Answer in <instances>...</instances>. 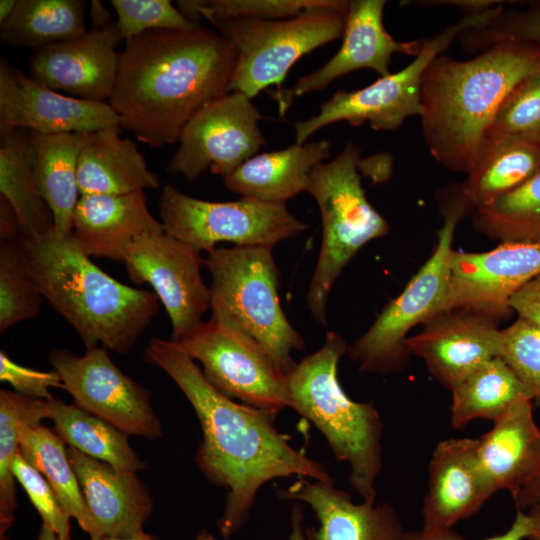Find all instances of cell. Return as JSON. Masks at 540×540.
<instances>
[{
    "mask_svg": "<svg viewBox=\"0 0 540 540\" xmlns=\"http://www.w3.org/2000/svg\"><path fill=\"white\" fill-rule=\"evenodd\" d=\"M115 22L126 42L156 30H190L200 26L187 19L169 0H111Z\"/></svg>",
    "mask_w": 540,
    "mask_h": 540,
    "instance_id": "b9f144b4",
    "label": "cell"
},
{
    "mask_svg": "<svg viewBox=\"0 0 540 540\" xmlns=\"http://www.w3.org/2000/svg\"><path fill=\"white\" fill-rule=\"evenodd\" d=\"M509 308L540 330V274L511 297Z\"/></svg>",
    "mask_w": 540,
    "mask_h": 540,
    "instance_id": "bcb514c9",
    "label": "cell"
},
{
    "mask_svg": "<svg viewBox=\"0 0 540 540\" xmlns=\"http://www.w3.org/2000/svg\"><path fill=\"white\" fill-rule=\"evenodd\" d=\"M83 0H18L11 17L1 25V41L38 51L84 35Z\"/></svg>",
    "mask_w": 540,
    "mask_h": 540,
    "instance_id": "1f68e13d",
    "label": "cell"
},
{
    "mask_svg": "<svg viewBox=\"0 0 540 540\" xmlns=\"http://www.w3.org/2000/svg\"><path fill=\"white\" fill-rule=\"evenodd\" d=\"M90 133L43 135L27 133L37 188L49 207L53 226L70 233L80 199L77 168L80 151Z\"/></svg>",
    "mask_w": 540,
    "mask_h": 540,
    "instance_id": "83f0119b",
    "label": "cell"
},
{
    "mask_svg": "<svg viewBox=\"0 0 540 540\" xmlns=\"http://www.w3.org/2000/svg\"><path fill=\"white\" fill-rule=\"evenodd\" d=\"M67 453L101 539L143 533L153 501L136 473L118 470L72 447Z\"/></svg>",
    "mask_w": 540,
    "mask_h": 540,
    "instance_id": "603a6c76",
    "label": "cell"
},
{
    "mask_svg": "<svg viewBox=\"0 0 540 540\" xmlns=\"http://www.w3.org/2000/svg\"><path fill=\"white\" fill-rule=\"evenodd\" d=\"M499 319L467 308L443 311L406 340L411 355L449 391L483 363L498 357Z\"/></svg>",
    "mask_w": 540,
    "mask_h": 540,
    "instance_id": "d6986e66",
    "label": "cell"
},
{
    "mask_svg": "<svg viewBox=\"0 0 540 540\" xmlns=\"http://www.w3.org/2000/svg\"><path fill=\"white\" fill-rule=\"evenodd\" d=\"M444 311L467 308L499 320L511 297L540 274V244L500 243L484 252L453 251Z\"/></svg>",
    "mask_w": 540,
    "mask_h": 540,
    "instance_id": "e0dca14e",
    "label": "cell"
},
{
    "mask_svg": "<svg viewBox=\"0 0 540 540\" xmlns=\"http://www.w3.org/2000/svg\"><path fill=\"white\" fill-rule=\"evenodd\" d=\"M279 498L308 504L318 522L305 530L307 540H405L401 520L387 502L355 503L351 495L329 481L298 478Z\"/></svg>",
    "mask_w": 540,
    "mask_h": 540,
    "instance_id": "7402d4cb",
    "label": "cell"
},
{
    "mask_svg": "<svg viewBox=\"0 0 540 540\" xmlns=\"http://www.w3.org/2000/svg\"><path fill=\"white\" fill-rule=\"evenodd\" d=\"M348 345L328 331L322 346L286 374L287 407L310 421L333 455L348 463V483L363 501H376L382 471L383 422L373 402L352 400L338 380Z\"/></svg>",
    "mask_w": 540,
    "mask_h": 540,
    "instance_id": "5b68a950",
    "label": "cell"
},
{
    "mask_svg": "<svg viewBox=\"0 0 540 540\" xmlns=\"http://www.w3.org/2000/svg\"><path fill=\"white\" fill-rule=\"evenodd\" d=\"M20 235L1 240L0 245V333L39 315L42 295L31 278Z\"/></svg>",
    "mask_w": 540,
    "mask_h": 540,
    "instance_id": "8d00e7d4",
    "label": "cell"
},
{
    "mask_svg": "<svg viewBox=\"0 0 540 540\" xmlns=\"http://www.w3.org/2000/svg\"><path fill=\"white\" fill-rule=\"evenodd\" d=\"M178 343L202 365L208 382L225 396L274 417L287 407L286 373L229 320L211 314Z\"/></svg>",
    "mask_w": 540,
    "mask_h": 540,
    "instance_id": "7c38bea8",
    "label": "cell"
},
{
    "mask_svg": "<svg viewBox=\"0 0 540 540\" xmlns=\"http://www.w3.org/2000/svg\"><path fill=\"white\" fill-rule=\"evenodd\" d=\"M474 229L500 243L540 244V171L472 214Z\"/></svg>",
    "mask_w": 540,
    "mask_h": 540,
    "instance_id": "e575fe53",
    "label": "cell"
},
{
    "mask_svg": "<svg viewBox=\"0 0 540 540\" xmlns=\"http://www.w3.org/2000/svg\"><path fill=\"white\" fill-rule=\"evenodd\" d=\"M480 464L495 491L514 498L540 473V427L532 400L514 403L478 438Z\"/></svg>",
    "mask_w": 540,
    "mask_h": 540,
    "instance_id": "d4e9b609",
    "label": "cell"
},
{
    "mask_svg": "<svg viewBox=\"0 0 540 540\" xmlns=\"http://www.w3.org/2000/svg\"><path fill=\"white\" fill-rule=\"evenodd\" d=\"M531 520V532L528 540H540V500L529 508L527 513Z\"/></svg>",
    "mask_w": 540,
    "mask_h": 540,
    "instance_id": "816d5d0a",
    "label": "cell"
},
{
    "mask_svg": "<svg viewBox=\"0 0 540 540\" xmlns=\"http://www.w3.org/2000/svg\"><path fill=\"white\" fill-rule=\"evenodd\" d=\"M458 39L467 53L475 55L501 42L529 43L540 47V1L521 9L502 8L491 21L462 32Z\"/></svg>",
    "mask_w": 540,
    "mask_h": 540,
    "instance_id": "ab89813d",
    "label": "cell"
},
{
    "mask_svg": "<svg viewBox=\"0 0 540 540\" xmlns=\"http://www.w3.org/2000/svg\"><path fill=\"white\" fill-rule=\"evenodd\" d=\"M18 4V0H1L0 1V24L2 25L14 13Z\"/></svg>",
    "mask_w": 540,
    "mask_h": 540,
    "instance_id": "f5cc1de1",
    "label": "cell"
},
{
    "mask_svg": "<svg viewBox=\"0 0 540 540\" xmlns=\"http://www.w3.org/2000/svg\"><path fill=\"white\" fill-rule=\"evenodd\" d=\"M486 138H518L540 145V63L503 100Z\"/></svg>",
    "mask_w": 540,
    "mask_h": 540,
    "instance_id": "74e56055",
    "label": "cell"
},
{
    "mask_svg": "<svg viewBox=\"0 0 540 540\" xmlns=\"http://www.w3.org/2000/svg\"><path fill=\"white\" fill-rule=\"evenodd\" d=\"M540 500V473L525 488H523L514 498L517 510L529 509Z\"/></svg>",
    "mask_w": 540,
    "mask_h": 540,
    "instance_id": "c3c4849f",
    "label": "cell"
},
{
    "mask_svg": "<svg viewBox=\"0 0 540 540\" xmlns=\"http://www.w3.org/2000/svg\"><path fill=\"white\" fill-rule=\"evenodd\" d=\"M349 1L321 4L285 19L237 18L212 24L237 51V65L229 92L253 99L270 85L278 87L304 55L343 36Z\"/></svg>",
    "mask_w": 540,
    "mask_h": 540,
    "instance_id": "9c48e42d",
    "label": "cell"
},
{
    "mask_svg": "<svg viewBox=\"0 0 540 540\" xmlns=\"http://www.w3.org/2000/svg\"><path fill=\"white\" fill-rule=\"evenodd\" d=\"M143 360L163 370L196 413L202 429L196 465L211 484L226 490L218 520L223 538L245 525L259 490L267 482L292 476L333 479L321 462L289 444L287 436L274 426L276 417L214 388L180 343L152 338Z\"/></svg>",
    "mask_w": 540,
    "mask_h": 540,
    "instance_id": "6da1fadb",
    "label": "cell"
},
{
    "mask_svg": "<svg viewBox=\"0 0 540 540\" xmlns=\"http://www.w3.org/2000/svg\"><path fill=\"white\" fill-rule=\"evenodd\" d=\"M303 511L299 502H294L291 509V533L289 540H307L303 531Z\"/></svg>",
    "mask_w": 540,
    "mask_h": 540,
    "instance_id": "681fc988",
    "label": "cell"
},
{
    "mask_svg": "<svg viewBox=\"0 0 540 540\" xmlns=\"http://www.w3.org/2000/svg\"><path fill=\"white\" fill-rule=\"evenodd\" d=\"M159 215L166 233L201 253L213 250L219 242L273 248L308 228L285 203L250 197L207 201L187 195L171 184L162 188Z\"/></svg>",
    "mask_w": 540,
    "mask_h": 540,
    "instance_id": "8fae6325",
    "label": "cell"
},
{
    "mask_svg": "<svg viewBox=\"0 0 540 540\" xmlns=\"http://www.w3.org/2000/svg\"><path fill=\"white\" fill-rule=\"evenodd\" d=\"M164 231L150 212L144 191L123 195H81L72 234L89 257L122 262L131 243L147 233Z\"/></svg>",
    "mask_w": 540,
    "mask_h": 540,
    "instance_id": "cb8c5ba5",
    "label": "cell"
},
{
    "mask_svg": "<svg viewBox=\"0 0 540 540\" xmlns=\"http://www.w3.org/2000/svg\"><path fill=\"white\" fill-rule=\"evenodd\" d=\"M204 266L211 277V314L239 327L289 373L297 364L292 352L303 350L305 341L280 305V271L272 248L215 247Z\"/></svg>",
    "mask_w": 540,
    "mask_h": 540,
    "instance_id": "52a82bcc",
    "label": "cell"
},
{
    "mask_svg": "<svg viewBox=\"0 0 540 540\" xmlns=\"http://www.w3.org/2000/svg\"><path fill=\"white\" fill-rule=\"evenodd\" d=\"M360 154L361 149L348 141L333 160L318 164L309 175L306 192L320 211L322 241L306 303L322 325H327L328 297L346 265L363 246L390 231L362 187Z\"/></svg>",
    "mask_w": 540,
    "mask_h": 540,
    "instance_id": "8992f818",
    "label": "cell"
},
{
    "mask_svg": "<svg viewBox=\"0 0 540 540\" xmlns=\"http://www.w3.org/2000/svg\"><path fill=\"white\" fill-rule=\"evenodd\" d=\"M12 473L40 514L43 524L62 538L70 537L71 517L64 511L44 475L18 452L12 463Z\"/></svg>",
    "mask_w": 540,
    "mask_h": 540,
    "instance_id": "7bdbcfd3",
    "label": "cell"
},
{
    "mask_svg": "<svg viewBox=\"0 0 540 540\" xmlns=\"http://www.w3.org/2000/svg\"><path fill=\"white\" fill-rule=\"evenodd\" d=\"M119 131L107 128L90 133L78 158L80 195H123L159 188L160 180L137 144L121 137Z\"/></svg>",
    "mask_w": 540,
    "mask_h": 540,
    "instance_id": "4316f807",
    "label": "cell"
},
{
    "mask_svg": "<svg viewBox=\"0 0 540 540\" xmlns=\"http://www.w3.org/2000/svg\"><path fill=\"white\" fill-rule=\"evenodd\" d=\"M237 51L217 31L156 30L125 42L108 103L152 148L177 143L202 108L229 93Z\"/></svg>",
    "mask_w": 540,
    "mask_h": 540,
    "instance_id": "7a4b0ae2",
    "label": "cell"
},
{
    "mask_svg": "<svg viewBox=\"0 0 540 540\" xmlns=\"http://www.w3.org/2000/svg\"><path fill=\"white\" fill-rule=\"evenodd\" d=\"M123 40L116 23L35 51L29 60L30 77L66 95L105 102L117 78Z\"/></svg>",
    "mask_w": 540,
    "mask_h": 540,
    "instance_id": "ffe728a7",
    "label": "cell"
},
{
    "mask_svg": "<svg viewBox=\"0 0 540 540\" xmlns=\"http://www.w3.org/2000/svg\"><path fill=\"white\" fill-rule=\"evenodd\" d=\"M540 63V47L501 42L469 60L439 55L421 85V129L434 159L453 172L474 167L503 100Z\"/></svg>",
    "mask_w": 540,
    "mask_h": 540,
    "instance_id": "3957f363",
    "label": "cell"
},
{
    "mask_svg": "<svg viewBox=\"0 0 540 540\" xmlns=\"http://www.w3.org/2000/svg\"><path fill=\"white\" fill-rule=\"evenodd\" d=\"M442 204L444 220L432 254L369 329L348 345L346 353L360 372L388 375L402 371L411 356L406 347L407 334L444 311L455 230L466 212L474 209L462 195L460 185L448 190Z\"/></svg>",
    "mask_w": 540,
    "mask_h": 540,
    "instance_id": "ba28073f",
    "label": "cell"
},
{
    "mask_svg": "<svg viewBox=\"0 0 540 540\" xmlns=\"http://www.w3.org/2000/svg\"><path fill=\"white\" fill-rule=\"evenodd\" d=\"M49 361L79 408L98 416L124 433L151 440L163 436L149 391L122 372L107 349L95 346L79 356L54 349Z\"/></svg>",
    "mask_w": 540,
    "mask_h": 540,
    "instance_id": "5bb4252c",
    "label": "cell"
},
{
    "mask_svg": "<svg viewBox=\"0 0 540 540\" xmlns=\"http://www.w3.org/2000/svg\"><path fill=\"white\" fill-rule=\"evenodd\" d=\"M260 118L252 99L237 91L227 93L186 124L166 170L188 183L207 170L222 178L228 176L266 144Z\"/></svg>",
    "mask_w": 540,
    "mask_h": 540,
    "instance_id": "4fadbf2b",
    "label": "cell"
},
{
    "mask_svg": "<svg viewBox=\"0 0 540 540\" xmlns=\"http://www.w3.org/2000/svg\"><path fill=\"white\" fill-rule=\"evenodd\" d=\"M123 264L135 284L148 283L171 321V340L179 342L204 321L210 309L201 252L164 231L147 233L128 247Z\"/></svg>",
    "mask_w": 540,
    "mask_h": 540,
    "instance_id": "9a60e30c",
    "label": "cell"
},
{
    "mask_svg": "<svg viewBox=\"0 0 540 540\" xmlns=\"http://www.w3.org/2000/svg\"><path fill=\"white\" fill-rule=\"evenodd\" d=\"M538 171L539 144L518 138H486L460 190L476 209L513 190Z\"/></svg>",
    "mask_w": 540,
    "mask_h": 540,
    "instance_id": "f1b7e54d",
    "label": "cell"
},
{
    "mask_svg": "<svg viewBox=\"0 0 540 540\" xmlns=\"http://www.w3.org/2000/svg\"><path fill=\"white\" fill-rule=\"evenodd\" d=\"M27 270L43 298L86 349L129 352L159 309L157 295L119 282L95 265L72 232L54 228L19 237Z\"/></svg>",
    "mask_w": 540,
    "mask_h": 540,
    "instance_id": "277c9868",
    "label": "cell"
},
{
    "mask_svg": "<svg viewBox=\"0 0 540 540\" xmlns=\"http://www.w3.org/2000/svg\"><path fill=\"white\" fill-rule=\"evenodd\" d=\"M502 7L499 4L482 12L466 13L439 34L425 39L420 54L400 71L380 77L358 90L337 91L320 106L319 113L294 124L296 143H306L315 132L339 121L354 126L368 122L375 131H391L410 116L420 117L422 78L429 63L462 32L488 23Z\"/></svg>",
    "mask_w": 540,
    "mask_h": 540,
    "instance_id": "30bf717a",
    "label": "cell"
},
{
    "mask_svg": "<svg viewBox=\"0 0 540 540\" xmlns=\"http://www.w3.org/2000/svg\"><path fill=\"white\" fill-rule=\"evenodd\" d=\"M91 21L94 25V29L103 28L110 23L111 15L106 10V8L102 5L100 1L93 0L91 2Z\"/></svg>",
    "mask_w": 540,
    "mask_h": 540,
    "instance_id": "f907efd6",
    "label": "cell"
},
{
    "mask_svg": "<svg viewBox=\"0 0 540 540\" xmlns=\"http://www.w3.org/2000/svg\"><path fill=\"white\" fill-rule=\"evenodd\" d=\"M531 532V520L527 513L517 510L515 519L510 528L497 536L485 540H523L527 539ZM405 540H464V538L453 529L439 531H407Z\"/></svg>",
    "mask_w": 540,
    "mask_h": 540,
    "instance_id": "f6af8a7d",
    "label": "cell"
},
{
    "mask_svg": "<svg viewBox=\"0 0 540 540\" xmlns=\"http://www.w3.org/2000/svg\"><path fill=\"white\" fill-rule=\"evenodd\" d=\"M384 0L349 1L343 42L337 53L321 68L300 77L296 84L274 98L283 115L295 97L326 88L337 78L359 69H371L381 77L390 74L389 65L396 53L416 57L425 39L397 41L385 29Z\"/></svg>",
    "mask_w": 540,
    "mask_h": 540,
    "instance_id": "ac0fdd59",
    "label": "cell"
},
{
    "mask_svg": "<svg viewBox=\"0 0 540 540\" xmlns=\"http://www.w3.org/2000/svg\"><path fill=\"white\" fill-rule=\"evenodd\" d=\"M196 540H217L210 535L206 530H203L196 538Z\"/></svg>",
    "mask_w": 540,
    "mask_h": 540,
    "instance_id": "9f6ffc18",
    "label": "cell"
},
{
    "mask_svg": "<svg viewBox=\"0 0 540 540\" xmlns=\"http://www.w3.org/2000/svg\"><path fill=\"white\" fill-rule=\"evenodd\" d=\"M50 419L69 447L118 470L137 473L147 468L131 447L128 434L75 404L54 399Z\"/></svg>",
    "mask_w": 540,
    "mask_h": 540,
    "instance_id": "836d02e7",
    "label": "cell"
},
{
    "mask_svg": "<svg viewBox=\"0 0 540 540\" xmlns=\"http://www.w3.org/2000/svg\"><path fill=\"white\" fill-rule=\"evenodd\" d=\"M0 135L1 197L15 212L21 234L45 233L53 227V218L35 182L27 133L13 129Z\"/></svg>",
    "mask_w": 540,
    "mask_h": 540,
    "instance_id": "d6a6232c",
    "label": "cell"
},
{
    "mask_svg": "<svg viewBox=\"0 0 540 540\" xmlns=\"http://www.w3.org/2000/svg\"><path fill=\"white\" fill-rule=\"evenodd\" d=\"M500 357L529 390L540 406V330L519 318L501 329Z\"/></svg>",
    "mask_w": 540,
    "mask_h": 540,
    "instance_id": "60d3db41",
    "label": "cell"
},
{
    "mask_svg": "<svg viewBox=\"0 0 540 540\" xmlns=\"http://www.w3.org/2000/svg\"><path fill=\"white\" fill-rule=\"evenodd\" d=\"M101 540H160V539L155 535L143 532L139 535H136L130 538L104 537Z\"/></svg>",
    "mask_w": 540,
    "mask_h": 540,
    "instance_id": "11a10c76",
    "label": "cell"
},
{
    "mask_svg": "<svg viewBox=\"0 0 540 540\" xmlns=\"http://www.w3.org/2000/svg\"><path fill=\"white\" fill-rule=\"evenodd\" d=\"M52 403L0 390V540H8L17 507L12 463L19 452L18 429L23 424L37 425L50 419Z\"/></svg>",
    "mask_w": 540,
    "mask_h": 540,
    "instance_id": "d590c367",
    "label": "cell"
},
{
    "mask_svg": "<svg viewBox=\"0 0 540 540\" xmlns=\"http://www.w3.org/2000/svg\"><path fill=\"white\" fill-rule=\"evenodd\" d=\"M331 142L295 143L285 149L256 154L223 178L226 188L242 197L286 203L306 192L313 168L330 157Z\"/></svg>",
    "mask_w": 540,
    "mask_h": 540,
    "instance_id": "484cf974",
    "label": "cell"
},
{
    "mask_svg": "<svg viewBox=\"0 0 540 540\" xmlns=\"http://www.w3.org/2000/svg\"><path fill=\"white\" fill-rule=\"evenodd\" d=\"M323 0H181L177 8L190 21L213 23L237 18L285 19L319 5Z\"/></svg>",
    "mask_w": 540,
    "mask_h": 540,
    "instance_id": "f35d334b",
    "label": "cell"
},
{
    "mask_svg": "<svg viewBox=\"0 0 540 540\" xmlns=\"http://www.w3.org/2000/svg\"><path fill=\"white\" fill-rule=\"evenodd\" d=\"M37 540H72V539L70 537L62 538L57 533H55L50 527H48L45 524H42Z\"/></svg>",
    "mask_w": 540,
    "mask_h": 540,
    "instance_id": "db71d44e",
    "label": "cell"
},
{
    "mask_svg": "<svg viewBox=\"0 0 540 540\" xmlns=\"http://www.w3.org/2000/svg\"><path fill=\"white\" fill-rule=\"evenodd\" d=\"M19 453L53 488L64 511L76 519L91 540H101L87 508L65 442L47 426L23 424L18 429Z\"/></svg>",
    "mask_w": 540,
    "mask_h": 540,
    "instance_id": "f546056e",
    "label": "cell"
},
{
    "mask_svg": "<svg viewBox=\"0 0 540 540\" xmlns=\"http://www.w3.org/2000/svg\"><path fill=\"white\" fill-rule=\"evenodd\" d=\"M0 380L9 383L18 394L41 400H54L50 388H63L57 371H39L13 361L0 351Z\"/></svg>",
    "mask_w": 540,
    "mask_h": 540,
    "instance_id": "ee69618b",
    "label": "cell"
},
{
    "mask_svg": "<svg viewBox=\"0 0 540 540\" xmlns=\"http://www.w3.org/2000/svg\"><path fill=\"white\" fill-rule=\"evenodd\" d=\"M120 127V118L108 102L50 89L1 59L0 132L21 129L52 135Z\"/></svg>",
    "mask_w": 540,
    "mask_h": 540,
    "instance_id": "2e32d148",
    "label": "cell"
},
{
    "mask_svg": "<svg viewBox=\"0 0 540 540\" xmlns=\"http://www.w3.org/2000/svg\"><path fill=\"white\" fill-rule=\"evenodd\" d=\"M416 3H421V5H453L463 9L466 13H477L482 12L488 9H491L499 4H502L501 1H491V0H461V1H416Z\"/></svg>",
    "mask_w": 540,
    "mask_h": 540,
    "instance_id": "7dc6e473",
    "label": "cell"
},
{
    "mask_svg": "<svg viewBox=\"0 0 540 540\" xmlns=\"http://www.w3.org/2000/svg\"><path fill=\"white\" fill-rule=\"evenodd\" d=\"M450 392V423L454 428L476 419L495 422L514 403L532 400L529 390L500 357L477 367Z\"/></svg>",
    "mask_w": 540,
    "mask_h": 540,
    "instance_id": "4dcf8cb0",
    "label": "cell"
},
{
    "mask_svg": "<svg viewBox=\"0 0 540 540\" xmlns=\"http://www.w3.org/2000/svg\"><path fill=\"white\" fill-rule=\"evenodd\" d=\"M478 438L439 441L428 465L422 530L452 529L475 515L496 492L480 464Z\"/></svg>",
    "mask_w": 540,
    "mask_h": 540,
    "instance_id": "44dd1931",
    "label": "cell"
}]
</instances>
